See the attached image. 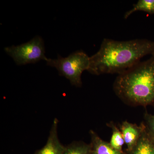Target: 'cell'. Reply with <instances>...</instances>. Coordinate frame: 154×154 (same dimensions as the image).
I'll list each match as a JSON object with an SVG mask.
<instances>
[{
	"instance_id": "cell-9",
	"label": "cell",
	"mask_w": 154,
	"mask_h": 154,
	"mask_svg": "<svg viewBox=\"0 0 154 154\" xmlns=\"http://www.w3.org/2000/svg\"><path fill=\"white\" fill-rule=\"evenodd\" d=\"M107 126L112 130V135L109 143L113 149L120 152H123L122 147L125 143L123 135L120 129H119L113 122H109Z\"/></svg>"
},
{
	"instance_id": "cell-3",
	"label": "cell",
	"mask_w": 154,
	"mask_h": 154,
	"mask_svg": "<svg viewBox=\"0 0 154 154\" xmlns=\"http://www.w3.org/2000/svg\"><path fill=\"white\" fill-rule=\"evenodd\" d=\"M90 58L83 51L73 53L66 57L58 55L57 59L47 58V65L55 67L59 74L69 80L72 85L78 87L82 85V75L88 71L90 66Z\"/></svg>"
},
{
	"instance_id": "cell-1",
	"label": "cell",
	"mask_w": 154,
	"mask_h": 154,
	"mask_svg": "<svg viewBox=\"0 0 154 154\" xmlns=\"http://www.w3.org/2000/svg\"><path fill=\"white\" fill-rule=\"evenodd\" d=\"M154 54V41L134 39L117 41L105 38L99 51L90 58L88 71L92 74H120Z\"/></svg>"
},
{
	"instance_id": "cell-7",
	"label": "cell",
	"mask_w": 154,
	"mask_h": 154,
	"mask_svg": "<svg viewBox=\"0 0 154 154\" xmlns=\"http://www.w3.org/2000/svg\"><path fill=\"white\" fill-rule=\"evenodd\" d=\"M126 154H154V136L150 133L144 125L143 131L136 145Z\"/></svg>"
},
{
	"instance_id": "cell-6",
	"label": "cell",
	"mask_w": 154,
	"mask_h": 154,
	"mask_svg": "<svg viewBox=\"0 0 154 154\" xmlns=\"http://www.w3.org/2000/svg\"><path fill=\"white\" fill-rule=\"evenodd\" d=\"M58 120L55 118L51 128L46 144L34 154H63L65 146L63 145L58 137Z\"/></svg>"
},
{
	"instance_id": "cell-12",
	"label": "cell",
	"mask_w": 154,
	"mask_h": 154,
	"mask_svg": "<svg viewBox=\"0 0 154 154\" xmlns=\"http://www.w3.org/2000/svg\"><path fill=\"white\" fill-rule=\"evenodd\" d=\"M143 123L148 131L154 136V115L146 112Z\"/></svg>"
},
{
	"instance_id": "cell-2",
	"label": "cell",
	"mask_w": 154,
	"mask_h": 154,
	"mask_svg": "<svg viewBox=\"0 0 154 154\" xmlns=\"http://www.w3.org/2000/svg\"><path fill=\"white\" fill-rule=\"evenodd\" d=\"M113 90L128 105L154 107V54L148 60L119 74Z\"/></svg>"
},
{
	"instance_id": "cell-11",
	"label": "cell",
	"mask_w": 154,
	"mask_h": 154,
	"mask_svg": "<svg viewBox=\"0 0 154 154\" xmlns=\"http://www.w3.org/2000/svg\"><path fill=\"white\" fill-rule=\"evenodd\" d=\"M137 11H143L149 14H154V0H140L133 5V8L127 11L124 18L127 19L133 13Z\"/></svg>"
},
{
	"instance_id": "cell-10",
	"label": "cell",
	"mask_w": 154,
	"mask_h": 154,
	"mask_svg": "<svg viewBox=\"0 0 154 154\" xmlns=\"http://www.w3.org/2000/svg\"><path fill=\"white\" fill-rule=\"evenodd\" d=\"M63 154H91V144L83 142H74L65 146Z\"/></svg>"
},
{
	"instance_id": "cell-4",
	"label": "cell",
	"mask_w": 154,
	"mask_h": 154,
	"mask_svg": "<svg viewBox=\"0 0 154 154\" xmlns=\"http://www.w3.org/2000/svg\"><path fill=\"white\" fill-rule=\"evenodd\" d=\"M5 50L18 65L36 63L47 58L45 54L44 41L38 36L21 45L6 47Z\"/></svg>"
},
{
	"instance_id": "cell-8",
	"label": "cell",
	"mask_w": 154,
	"mask_h": 154,
	"mask_svg": "<svg viewBox=\"0 0 154 154\" xmlns=\"http://www.w3.org/2000/svg\"><path fill=\"white\" fill-rule=\"evenodd\" d=\"M90 133L91 154H126L125 152L119 151L113 149L109 143L103 140L93 130H91Z\"/></svg>"
},
{
	"instance_id": "cell-5",
	"label": "cell",
	"mask_w": 154,
	"mask_h": 154,
	"mask_svg": "<svg viewBox=\"0 0 154 154\" xmlns=\"http://www.w3.org/2000/svg\"><path fill=\"white\" fill-rule=\"evenodd\" d=\"M144 127L143 122L140 125L127 121L122 123L119 129L122 133L125 143L126 144L127 147L126 151L131 150L136 145L140 139Z\"/></svg>"
}]
</instances>
